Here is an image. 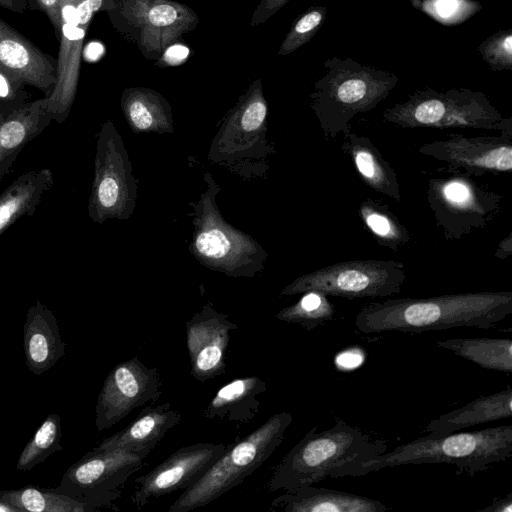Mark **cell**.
<instances>
[{
  "label": "cell",
  "mask_w": 512,
  "mask_h": 512,
  "mask_svg": "<svg viewBox=\"0 0 512 512\" xmlns=\"http://www.w3.org/2000/svg\"><path fill=\"white\" fill-rule=\"evenodd\" d=\"M161 386L158 369L147 367L137 356L117 364L107 375L97 398V431L112 427L134 409L158 400Z\"/></svg>",
  "instance_id": "cell-12"
},
{
  "label": "cell",
  "mask_w": 512,
  "mask_h": 512,
  "mask_svg": "<svg viewBox=\"0 0 512 512\" xmlns=\"http://www.w3.org/2000/svg\"><path fill=\"white\" fill-rule=\"evenodd\" d=\"M334 421L331 428L320 432L314 426L282 458L267 484L270 492L335 478L339 470L386 452L385 440L372 438L338 416Z\"/></svg>",
  "instance_id": "cell-3"
},
{
  "label": "cell",
  "mask_w": 512,
  "mask_h": 512,
  "mask_svg": "<svg viewBox=\"0 0 512 512\" xmlns=\"http://www.w3.org/2000/svg\"><path fill=\"white\" fill-rule=\"evenodd\" d=\"M223 444L199 442L176 450L148 473L135 479L131 503L137 508L173 492L189 488L223 454Z\"/></svg>",
  "instance_id": "cell-13"
},
{
  "label": "cell",
  "mask_w": 512,
  "mask_h": 512,
  "mask_svg": "<svg viewBox=\"0 0 512 512\" xmlns=\"http://www.w3.org/2000/svg\"><path fill=\"white\" fill-rule=\"evenodd\" d=\"M478 51L492 71H511L512 29L501 30L492 34L478 46Z\"/></svg>",
  "instance_id": "cell-36"
},
{
  "label": "cell",
  "mask_w": 512,
  "mask_h": 512,
  "mask_svg": "<svg viewBox=\"0 0 512 512\" xmlns=\"http://www.w3.org/2000/svg\"><path fill=\"white\" fill-rule=\"evenodd\" d=\"M512 416V389L476 398L465 406L433 419L424 432L431 434L452 433L477 424L497 421Z\"/></svg>",
  "instance_id": "cell-26"
},
{
  "label": "cell",
  "mask_w": 512,
  "mask_h": 512,
  "mask_svg": "<svg viewBox=\"0 0 512 512\" xmlns=\"http://www.w3.org/2000/svg\"><path fill=\"white\" fill-rule=\"evenodd\" d=\"M0 68L49 96L57 77V59L43 52L0 18Z\"/></svg>",
  "instance_id": "cell-17"
},
{
  "label": "cell",
  "mask_w": 512,
  "mask_h": 512,
  "mask_svg": "<svg viewBox=\"0 0 512 512\" xmlns=\"http://www.w3.org/2000/svg\"><path fill=\"white\" fill-rule=\"evenodd\" d=\"M429 17L446 26L459 25L482 9L475 0H410Z\"/></svg>",
  "instance_id": "cell-34"
},
{
  "label": "cell",
  "mask_w": 512,
  "mask_h": 512,
  "mask_svg": "<svg viewBox=\"0 0 512 512\" xmlns=\"http://www.w3.org/2000/svg\"><path fill=\"white\" fill-rule=\"evenodd\" d=\"M133 17L142 27V45L158 50L196 20L188 8L169 0H136Z\"/></svg>",
  "instance_id": "cell-23"
},
{
  "label": "cell",
  "mask_w": 512,
  "mask_h": 512,
  "mask_svg": "<svg viewBox=\"0 0 512 512\" xmlns=\"http://www.w3.org/2000/svg\"><path fill=\"white\" fill-rule=\"evenodd\" d=\"M80 0H61V27L57 56L56 84L49 96H44L53 121L62 124L68 117L77 93L83 41L90 19L79 16Z\"/></svg>",
  "instance_id": "cell-15"
},
{
  "label": "cell",
  "mask_w": 512,
  "mask_h": 512,
  "mask_svg": "<svg viewBox=\"0 0 512 512\" xmlns=\"http://www.w3.org/2000/svg\"><path fill=\"white\" fill-rule=\"evenodd\" d=\"M148 453L124 450L86 453L64 473L54 491L83 500H93L118 510V499L130 476L139 471Z\"/></svg>",
  "instance_id": "cell-11"
},
{
  "label": "cell",
  "mask_w": 512,
  "mask_h": 512,
  "mask_svg": "<svg viewBox=\"0 0 512 512\" xmlns=\"http://www.w3.org/2000/svg\"><path fill=\"white\" fill-rule=\"evenodd\" d=\"M405 279V266L400 261L355 259L301 275L284 287L280 296L317 291L349 300L383 298L400 293Z\"/></svg>",
  "instance_id": "cell-8"
},
{
  "label": "cell",
  "mask_w": 512,
  "mask_h": 512,
  "mask_svg": "<svg viewBox=\"0 0 512 512\" xmlns=\"http://www.w3.org/2000/svg\"><path fill=\"white\" fill-rule=\"evenodd\" d=\"M0 7L18 14H24L29 7V0H0Z\"/></svg>",
  "instance_id": "cell-42"
},
{
  "label": "cell",
  "mask_w": 512,
  "mask_h": 512,
  "mask_svg": "<svg viewBox=\"0 0 512 512\" xmlns=\"http://www.w3.org/2000/svg\"><path fill=\"white\" fill-rule=\"evenodd\" d=\"M512 456V425L473 432L431 434L411 440L390 452L339 470L335 478L362 476L388 467L419 464H450L457 475L474 476Z\"/></svg>",
  "instance_id": "cell-2"
},
{
  "label": "cell",
  "mask_w": 512,
  "mask_h": 512,
  "mask_svg": "<svg viewBox=\"0 0 512 512\" xmlns=\"http://www.w3.org/2000/svg\"><path fill=\"white\" fill-rule=\"evenodd\" d=\"M26 84L9 72L0 68V100L9 102H26L30 93Z\"/></svg>",
  "instance_id": "cell-37"
},
{
  "label": "cell",
  "mask_w": 512,
  "mask_h": 512,
  "mask_svg": "<svg viewBox=\"0 0 512 512\" xmlns=\"http://www.w3.org/2000/svg\"><path fill=\"white\" fill-rule=\"evenodd\" d=\"M181 420V414L169 402L148 406L123 430L103 439L93 451L124 450L148 453Z\"/></svg>",
  "instance_id": "cell-20"
},
{
  "label": "cell",
  "mask_w": 512,
  "mask_h": 512,
  "mask_svg": "<svg viewBox=\"0 0 512 512\" xmlns=\"http://www.w3.org/2000/svg\"><path fill=\"white\" fill-rule=\"evenodd\" d=\"M61 419L58 414H49L25 445L16 463V470L27 472L42 463L51 454L63 450Z\"/></svg>",
  "instance_id": "cell-32"
},
{
  "label": "cell",
  "mask_w": 512,
  "mask_h": 512,
  "mask_svg": "<svg viewBox=\"0 0 512 512\" xmlns=\"http://www.w3.org/2000/svg\"><path fill=\"white\" fill-rule=\"evenodd\" d=\"M270 509L285 512H383L389 508L362 495L307 485L274 498Z\"/></svg>",
  "instance_id": "cell-21"
},
{
  "label": "cell",
  "mask_w": 512,
  "mask_h": 512,
  "mask_svg": "<svg viewBox=\"0 0 512 512\" xmlns=\"http://www.w3.org/2000/svg\"><path fill=\"white\" fill-rule=\"evenodd\" d=\"M325 75L314 83L311 108L326 140L345 135L359 113L374 109L387 98L399 78L394 73L363 65L349 57L324 62Z\"/></svg>",
  "instance_id": "cell-4"
},
{
  "label": "cell",
  "mask_w": 512,
  "mask_h": 512,
  "mask_svg": "<svg viewBox=\"0 0 512 512\" xmlns=\"http://www.w3.org/2000/svg\"><path fill=\"white\" fill-rule=\"evenodd\" d=\"M0 500L17 511L30 512H93L108 508L97 501L83 500L52 488L35 486L0 491Z\"/></svg>",
  "instance_id": "cell-27"
},
{
  "label": "cell",
  "mask_w": 512,
  "mask_h": 512,
  "mask_svg": "<svg viewBox=\"0 0 512 512\" xmlns=\"http://www.w3.org/2000/svg\"><path fill=\"white\" fill-rule=\"evenodd\" d=\"M341 149L351 158L359 177L369 188L396 203L401 202L396 172L369 138L351 129L344 135Z\"/></svg>",
  "instance_id": "cell-22"
},
{
  "label": "cell",
  "mask_w": 512,
  "mask_h": 512,
  "mask_svg": "<svg viewBox=\"0 0 512 512\" xmlns=\"http://www.w3.org/2000/svg\"><path fill=\"white\" fill-rule=\"evenodd\" d=\"M502 199L466 173L428 180V205L446 240H459L484 228L499 213Z\"/></svg>",
  "instance_id": "cell-9"
},
{
  "label": "cell",
  "mask_w": 512,
  "mask_h": 512,
  "mask_svg": "<svg viewBox=\"0 0 512 512\" xmlns=\"http://www.w3.org/2000/svg\"><path fill=\"white\" fill-rule=\"evenodd\" d=\"M185 326L192 377L205 382L222 375L226 370L230 331L238 329V325L207 303Z\"/></svg>",
  "instance_id": "cell-16"
},
{
  "label": "cell",
  "mask_w": 512,
  "mask_h": 512,
  "mask_svg": "<svg viewBox=\"0 0 512 512\" xmlns=\"http://www.w3.org/2000/svg\"><path fill=\"white\" fill-rule=\"evenodd\" d=\"M359 218L375 242L394 251L408 245V229L388 205L372 198L364 199L358 209Z\"/></svg>",
  "instance_id": "cell-31"
},
{
  "label": "cell",
  "mask_w": 512,
  "mask_h": 512,
  "mask_svg": "<svg viewBox=\"0 0 512 512\" xmlns=\"http://www.w3.org/2000/svg\"><path fill=\"white\" fill-rule=\"evenodd\" d=\"M292 420L289 412L276 413L250 434L227 446L205 474L182 491L168 511L188 512L204 507L241 484L283 442Z\"/></svg>",
  "instance_id": "cell-6"
},
{
  "label": "cell",
  "mask_w": 512,
  "mask_h": 512,
  "mask_svg": "<svg viewBox=\"0 0 512 512\" xmlns=\"http://www.w3.org/2000/svg\"><path fill=\"white\" fill-rule=\"evenodd\" d=\"M189 55V49L183 45L175 44L168 48L162 60L168 65H177L183 62Z\"/></svg>",
  "instance_id": "cell-40"
},
{
  "label": "cell",
  "mask_w": 512,
  "mask_h": 512,
  "mask_svg": "<svg viewBox=\"0 0 512 512\" xmlns=\"http://www.w3.org/2000/svg\"><path fill=\"white\" fill-rule=\"evenodd\" d=\"M512 254V233L506 236L503 240L498 244L495 257L500 260H504L508 258Z\"/></svg>",
  "instance_id": "cell-43"
},
{
  "label": "cell",
  "mask_w": 512,
  "mask_h": 512,
  "mask_svg": "<svg viewBox=\"0 0 512 512\" xmlns=\"http://www.w3.org/2000/svg\"><path fill=\"white\" fill-rule=\"evenodd\" d=\"M289 0H262L254 13L251 25L261 24L282 8Z\"/></svg>",
  "instance_id": "cell-39"
},
{
  "label": "cell",
  "mask_w": 512,
  "mask_h": 512,
  "mask_svg": "<svg viewBox=\"0 0 512 512\" xmlns=\"http://www.w3.org/2000/svg\"><path fill=\"white\" fill-rule=\"evenodd\" d=\"M511 314V291L467 292L369 303L357 313L355 326L367 334L458 327L490 329Z\"/></svg>",
  "instance_id": "cell-1"
},
{
  "label": "cell",
  "mask_w": 512,
  "mask_h": 512,
  "mask_svg": "<svg viewBox=\"0 0 512 512\" xmlns=\"http://www.w3.org/2000/svg\"><path fill=\"white\" fill-rule=\"evenodd\" d=\"M54 185L49 168L19 175L0 194V236L19 219L33 216L44 194Z\"/></svg>",
  "instance_id": "cell-25"
},
{
  "label": "cell",
  "mask_w": 512,
  "mask_h": 512,
  "mask_svg": "<svg viewBox=\"0 0 512 512\" xmlns=\"http://www.w3.org/2000/svg\"><path fill=\"white\" fill-rule=\"evenodd\" d=\"M294 304L281 309L276 319L298 324L307 331H311L334 318L335 307L328 300L327 295L309 291Z\"/></svg>",
  "instance_id": "cell-33"
},
{
  "label": "cell",
  "mask_w": 512,
  "mask_h": 512,
  "mask_svg": "<svg viewBox=\"0 0 512 512\" xmlns=\"http://www.w3.org/2000/svg\"><path fill=\"white\" fill-rule=\"evenodd\" d=\"M266 391V382L257 376L236 378L216 392L204 410L203 417L247 424L259 411L258 395Z\"/></svg>",
  "instance_id": "cell-24"
},
{
  "label": "cell",
  "mask_w": 512,
  "mask_h": 512,
  "mask_svg": "<svg viewBox=\"0 0 512 512\" xmlns=\"http://www.w3.org/2000/svg\"><path fill=\"white\" fill-rule=\"evenodd\" d=\"M52 121L45 97L26 102L0 100V182L24 147Z\"/></svg>",
  "instance_id": "cell-18"
},
{
  "label": "cell",
  "mask_w": 512,
  "mask_h": 512,
  "mask_svg": "<svg viewBox=\"0 0 512 512\" xmlns=\"http://www.w3.org/2000/svg\"><path fill=\"white\" fill-rule=\"evenodd\" d=\"M121 103L135 132H173L170 107L159 94L147 89H130L123 93Z\"/></svg>",
  "instance_id": "cell-28"
},
{
  "label": "cell",
  "mask_w": 512,
  "mask_h": 512,
  "mask_svg": "<svg viewBox=\"0 0 512 512\" xmlns=\"http://www.w3.org/2000/svg\"><path fill=\"white\" fill-rule=\"evenodd\" d=\"M327 7L312 6L301 14L291 26L278 51L279 55L285 56L309 42L322 27Z\"/></svg>",
  "instance_id": "cell-35"
},
{
  "label": "cell",
  "mask_w": 512,
  "mask_h": 512,
  "mask_svg": "<svg viewBox=\"0 0 512 512\" xmlns=\"http://www.w3.org/2000/svg\"><path fill=\"white\" fill-rule=\"evenodd\" d=\"M23 328L25 364L30 372L40 376L65 354L57 319L47 306L37 300L29 307Z\"/></svg>",
  "instance_id": "cell-19"
},
{
  "label": "cell",
  "mask_w": 512,
  "mask_h": 512,
  "mask_svg": "<svg viewBox=\"0 0 512 512\" xmlns=\"http://www.w3.org/2000/svg\"><path fill=\"white\" fill-rule=\"evenodd\" d=\"M136 196V181L123 140L113 123L106 121L97 134L88 215L95 223L128 219Z\"/></svg>",
  "instance_id": "cell-10"
},
{
  "label": "cell",
  "mask_w": 512,
  "mask_h": 512,
  "mask_svg": "<svg viewBox=\"0 0 512 512\" xmlns=\"http://www.w3.org/2000/svg\"><path fill=\"white\" fill-rule=\"evenodd\" d=\"M208 189L194 205L191 251L207 268L232 277H253L267 254L254 239L230 226L221 216L215 195L219 187L206 175Z\"/></svg>",
  "instance_id": "cell-7"
},
{
  "label": "cell",
  "mask_w": 512,
  "mask_h": 512,
  "mask_svg": "<svg viewBox=\"0 0 512 512\" xmlns=\"http://www.w3.org/2000/svg\"><path fill=\"white\" fill-rule=\"evenodd\" d=\"M436 344L482 368L509 374L512 372L510 338H453Z\"/></svg>",
  "instance_id": "cell-29"
},
{
  "label": "cell",
  "mask_w": 512,
  "mask_h": 512,
  "mask_svg": "<svg viewBox=\"0 0 512 512\" xmlns=\"http://www.w3.org/2000/svg\"><path fill=\"white\" fill-rule=\"evenodd\" d=\"M267 117V104L262 94L261 84L251 89L223 129L219 132L220 147L228 144V151L233 145L243 144L244 137H256L263 133Z\"/></svg>",
  "instance_id": "cell-30"
},
{
  "label": "cell",
  "mask_w": 512,
  "mask_h": 512,
  "mask_svg": "<svg viewBox=\"0 0 512 512\" xmlns=\"http://www.w3.org/2000/svg\"><path fill=\"white\" fill-rule=\"evenodd\" d=\"M61 0H29V9L43 12L50 21L56 39L58 40L61 27Z\"/></svg>",
  "instance_id": "cell-38"
},
{
  "label": "cell",
  "mask_w": 512,
  "mask_h": 512,
  "mask_svg": "<svg viewBox=\"0 0 512 512\" xmlns=\"http://www.w3.org/2000/svg\"><path fill=\"white\" fill-rule=\"evenodd\" d=\"M418 151L444 162L450 173L480 177L512 170V137L502 134L477 137L450 134L447 139L420 146Z\"/></svg>",
  "instance_id": "cell-14"
},
{
  "label": "cell",
  "mask_w": 512,
  "mask_h": 512,
  "mask_svg": "<svg viewBox=\"0 0 512 512\" xmlns=\"http://www.w3.org/2000/svg\"><path fill=\"white\" fill-rule=\"evenodd\" d=\"M0 511L15 512L17 510L8 503L0 500Z\"/></svg>",
  "instance_id": "cell-44"
},
{
  "label": "cell",
  "mask_w": 512,
  "mask_h": 512,
  "mask_svg": "<svg viewBox=\"0 0 512 512\" xmlns=\"http://www.w3.org/2000/svg\"><path fill=\"white\" fill-rule=\"evenodd\" d=\"M384 121L401 128H472L497 130L512 137V117L504 118L487 96L468 88L416 90L387 108Z\"/></svg>",
  "instance_id": "cell-5"
},
{
  "label": "cell",
  "mask_w": 512,
  "mask_h": 512,
  "mask_svg": "<svg viewBox=\"0 0 512 512\" xmlns=\"http://www.w3.org/2000/svg\"><path fill=\"white\" fill-rule=\"evenodd\" d=\"M479 512H511L512 511V493L504 497L494 498L492 503L478 510Z\"/></svg>",
  "instance_id": "cell-41"
}]
</instances>
